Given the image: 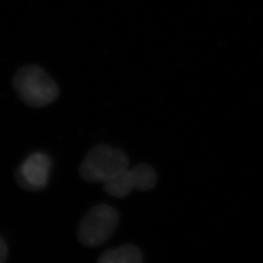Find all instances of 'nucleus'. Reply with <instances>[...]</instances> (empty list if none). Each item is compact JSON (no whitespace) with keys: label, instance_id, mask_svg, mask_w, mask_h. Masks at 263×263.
Masks as SVG:
<instances>
[{"label":"nucleus","instance_id":"nucleus-1","mask_svg":"<svg viewBox=\"0 0 263 263\" xmlns=\"http://www.w3.org/2000/svg\"><path fill=\"white\" fill-rule=\"evenodd\" d=\"M13 89L25 104L33 108L48 106L60 96L56 81L36 65L20 67L13 78Z\"/></svg>","mask_w":263,"mask_h":263},{"label":"nucleus","instance_id":"nucleus-2","mask_svg":"<svg viewBox=\"0 0 263 263\" xmlns=\"http://www.w3.org/2000/svg\"><path fill=\"white\" fill-rule=\"evenodd\" d=\"M130 160L122 151L107 144H98L80 164L79 175L88 182L105 183L129 168Z\"/></svg>","mask_w":263,"mask_h":263},{"label":"nucleus","instance_id":"nucleus-3","mask_svg":"<svg viewBox=\"0 0 263 263\" xmlns=\"http://www.w3.org/2000/svg\"><path fill=\"white\" fill-rule=\"evenodd\" d=\"M119 223L116 209L100 204L91 208L77 228V237L81 244L88 248L104 245L112 237Z\"/></svg>","mask_w":263,"mask_h":263},{"label":"nucleus","instance_id":"nucleus-4","mask_svg":"<svg viewBox=\"0 0 263 263\" xmlns=\"http://www.w3.org/2000/svg\"><path fill=\"white\" fill-rule=\"evenodd\" d=\"M157 175L155 170L146 163H141L131 169L127 168L117 177L104 183V190L116 198L128 196L133 190L148 191L155 187Z\"/></svg>","mask_w":263,"mask_h":263},{"label":"nucleus","instance_id":"nucleus-5","mask_svg":"<svg viewBox=\"0 0 263 263\" xmlns=\"http://www.w3.org/2000/svg\"><path fill=\"white\" fill-rule=\"evenodd\" d=\"M51 167L52 160L46 153H32L15 171V179L27 191H40L47 186Z\"/></svg>","mask_w":263,"mask_h":263},{"label":"nucleus","instance_id":"nucleus-6","mask_svg":"<svg viewBox=\"0 0 263 263\" xmlns=\"http://www.w3.org/2000/svg\"><path fill=\"white\" fill-rule=\"evenodd\" d=\"M98 261L100 263H142L143 256L137 246L127 244L105 251L101 254Z\"/></svg>","mask_w":263,"mask_h":263},{"label":"nucleus","instance_id":"nucleus-7","mask_svg":"<svg viewBox=\"0 0 263 263\" xmlns=\"http://www.w3.org/2000/svg\"><path fill=\"white\" fill-rule=\"evenodd\" d=\"M8 254H9V251H8L7 244L4 241V239L0 236V263L5 262L7 260Z\"/></svg>","mask_w":263,"mask_h":263}]
</instances>
